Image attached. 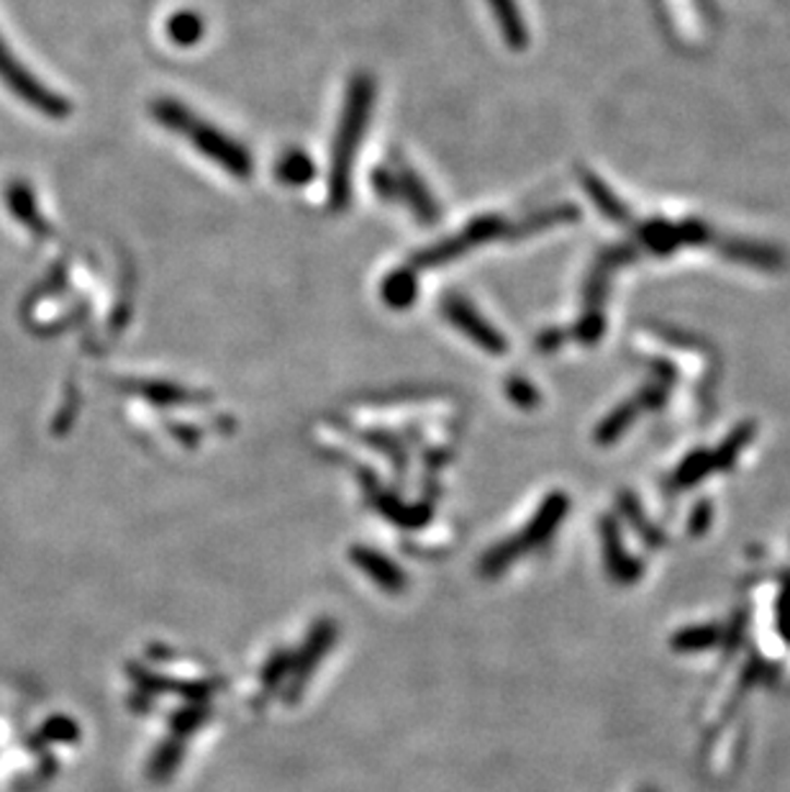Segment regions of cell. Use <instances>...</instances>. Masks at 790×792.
I'll use <instances>...</instances> for the list:
<instances>
[{
	"label": "cell",
	"instance_id": "obj_1",
	"mask_svg": "<svg viewBox=\"0 0 790 792\" xmlns=\"http://www.w3.org/2000/svg\"><path fill=\"white\" fill-rule=\"evenodd\" d=\"M372 106H375V80L368 72H357L349 80L347 98H344V111L336 127L332 163H328V208L334 214L349 208L352 203V180H355V159L362 146V136L368 131Z\"/></svg>",
	"mask_w": 790,
	"mask_h": 792
},
{
	"label": "cell",
	"instance_id": "obj_2",
	"mask_svg": "<svg viewBox=\"0 0 790 792\" xmlns=\"http://www.w3.org/2000/svg\"><path fill=\"white\" fill-rule=\"evenodd\" d=\"M152 116H155L159 127L188 139V144L193 149L201 152L203 157H208L222 170L234 175V178L244 180L254 172V159L250 149H244L237 139L224 134L214 123L203 121L201 116H195L190 108H185L175 98H157L152 103Z\"/></svg>",
	"mask_w": 790,
	"mask_h": 792
},
{
	"label": "cell",
	"instance_id": "obj_3",
	"mask_svg": "<svg viewBox=\"0 0 790 792\" xmlns=\"http://www.w3.org/2000/svg\"><path fill=\"white\" fill-rule=\"evenodd\" d=\"M570 511V497L565 493H552L544 497V503L539 505V511L534 513V518L524 526V531L518 537L503 539L501 544L488 549L486 556L480 560V572L486 577H499L506 572L511 564H514L518 556H524L529 549H537L547 544L558 531L562 518L567 516Z\"/></svg>",
	"mask_w": 790,
	"mask_h": 792
},
{
	"label": "cell",
	"instance_id": "obj_4",
	"mask_svg": "<svg viewBox=\"0 0 790 792\" xmlns=\"http://www.w3.org/2000/svg\"><path fill=\"white\" fill-rule=\"evenodd\" d=\"M508 231V224L506 218L503 216H480V218H472L470 224L465 226L463 231L455 233V237H447L442 241H436L434 247L423 249V252L414 254L411 260V267L419 273V269H431V267H442V264H447L452 260H457V256H463L470 252V249L486 244V241L495 239V237H503V233Z\"/></svg>",
	"mask_w": 790,
	"mask_h": 792
},
{
	"label": "cell",
	"instance_id": "obj_5",
	"mask_svg": "<svg viewBox=\"0 0 790 792\" xmlns=\"http://www.w3.org/2000/svg\"><path fill=\"white\" fill-rule=\"evenodd\" d=\"M0 80L11 87L13 93L19 95L21 100L28 103V106L36 108V111L52 116V119H62V116L70 113V103L62 95L49 91L47 85H41L32 72L21 68L16 57L5 49V44L0 41Z\"/></svg>",
	"mask_w": 790,
	"mask_h": 792
},
{
	"label": "cell",
	"instance_id": "obj_6",
	"mask_svg": "<svg viewBox=\"0 0 790 792\" xmlns=\"http://www.w3.org/2000/svg\"><path fill=\"white\" fill-rule=\"evenodd\" d=\"M442 313H444V319H447L450 324L457 328V332H463L467 339L478 344V347L482 351H488V355H499L501 357V355H506V351H508L506 336H503L499 328L490 324L486 315H482L478 308H475L467 298L455 296V292L444 296L442 298Z\"/></svg>",
	"mask_w": 790,
	"mask_h": 792
},
{
	"label": "cell",
	"instance_id": "obj_7",
	"mask_svg": "<svg viewBox=\"0 0 790 792\" xmlns=\"http://www.w3.org/2000/svg\"><path fill=\"white\" fill-rule=\"evenodd\" d=\"M336 631L339 628H336V621L332 619L316 621V626L309 631V639L303 641V647L296 651V657H292V670L288 674L290 685L288 693H285V700L296 703L301 698V693L306 691V685H309L313 672H316L321 659H324L326 651L334 647Z\"/></svg>",
	"mask_w": 790,
	"mask_h": 792
},
{
	"label": "cell",
	"instance_id": "obj_8",
	"mask_svg": "<svg viewBox=\"0 0 790 792\" xmlns=\"http://www.w3.org/2000/svg\"><path fill=\"white\" fill-rule=\"evenodd\" d=\"M393 172H395V178H398V185H400V203H406L408 208H411V214L419 218L423 226L436 224L439 216H442V211H439L436 197L431 195V190L427 188V182L421 180V175L411 170L404 159L395 163Z\"/></svg>",
	"mask_w": 790,
	"mask_h": 792
},
{
	"label": "cell",
	"instance_id": "obj_9",
	"mask_svg": "<svg viewBox=\"0 0 790 792\" xmlns=\"http://www.w3.org/2000/svg\"><path fill=\"white\" fill-rule=\"evenodd\" d=\"M349 560H352L357 567L378 585V588L391 592V596H400V592L406 590L408 579L404 575V569H400L393 560H387L385 554H380L378 549L352 547L349 549Z\"/></svg>",
	"mask_w": 790,
	"mask_h": 792
},
{
	"label": "cell",
	"instance_id": "obj_10",
	"mask_svg": "<svg viewBox=\"0 0 790 792\" xmlns=\"http://www.w3.org/2000/svg\"><path fill=\"white\" fill-rule=\"evenodd\" d=\"M131 672V680L136 682V687L146 695H163V693H178L182 695V698L193 700V703H206L211 695H214V691L222 682H178V680H167L163 677V674H155V672H146L142 670V667L131 664L129 667Z\"/></svg>",
	"mask_w": 790,
	"mask_h": 792
},
{
	"label": "cell",
	"instance_id": "obj_11",
	"mask_svg": "<svg viewBox=\"0 0 790 792\" xmlns=\"http://www.w3.org/2000/svg\"><path fill=\"white\" fill-rule=\"evenodd\" d=\"M601 544H603L606 567H609V575L617 579V583H634V579L642 575V564L624 552V544H621L619 537V526L613 518L601 520Z\"/></svg>",
	"mask_w": 790,
	"mask_h": 792
},
{
	"label": "cell",
	"instance_id": "obj_12",
	"mask_svg": "<svg viewBox=\"0 0 790 792\" xmlns=\"http://www.w3.org/2000/svg\"><path fill=\"white\" fill-rule=\"evenodd\" d=\"M380 296H383L385 305L393 308V311H406L419 298V273H416L411 264L393 269V273L385 275L383 285H380Z\"/></svg>",
	"mask_w": 790,
	"mask_h": 792
},
{
	"label": "cell",
	"instance_id": "obj_13",
	"mask_svg": "<svg viewBox=\"0 0 790 792\" xmlns=\"http://www.w3.org/2000/svg\"><path fill=\"white\" fill-rule=\"evenodd\" d=\"M719 252H723L729 260L750 264V267L757 269H775L782 267V254L778 249L757 244V241H742V239H723L719 241Z\"/></svg>",
	"mask_w": 790,
	"mask_h": 792
},
{
	"label": "cell",
	"instance_id": "obj_14",
	"mask_svg": "<svg viewBox=\"0 0 790 792\" xmlns=\"http://www.w3.org/2000/svg\"><path fill=\"white\" fill-rule=\"evenodd\" d=\"M580 180H583V188L585 193H588V197L592 203H596V208L601 211V214L609 218V221L613 224H632V211L626 208V203L621 201V197L613 193V190L606 185V182L598 178V175H592L588 170L580 172Z\"/></svg>",
	"mask_w": 790,
	"mask_h": 792
},
{
	"label": "cell",
	"instance_id": "obj_15",
	"mask_svg": "<svg viewBox=\"0 0 790 792\" xmlns=\"http://www.w3.org/2000/svg\"><path fill=\"white\" fill-rule=\"evenodd\" d=\"M490 11H493L495 24H499L503 39L511 49H524L529 44V32H526V24L522 19V11H518L516 0H488Z\"/></svg>",
	"mask_w": 790,
	"mask_h": 792
},
{
	"label": "cell",
	"instance_id": "obj_16",
	"mask_svg": "<svg viewBox=\"0 0 790 792\" xmlns=\"http://www.w3.org/2000/svg\"><path fill=\"white\" fill-rule=\"evenodd\" d=\"M275 175L283 185L303 188L316 178V165H313L311 154H306L303 149H288L283 152L280 159H277Z\"/></svg>",
	"mask_w": 790,
	"mask_h": 792
},
{
	"label": "cell",
	"instance_id": "obj_17",
	"mask_svg": "<svg viewBox=\"0 0 790 792\" xmlns=\"http://www.w3.org/2000/svg\"><path fill=\"white\" fill-rule=\"evenodd\" d=\"M575 218H580V208H575V205H570V203H560V205H554V208H547V211H541V214L529 216L524 224L508 229V233L511 237H529V233L552 229V226L573 224Z\"/></svg>",
	"mask_w": 790,
	"mask_h": 792
},
{
	"label": "cell",
	"instance_id": "obj_18",
	"mask_svg": "<svg viewBox=\"0 0 790 792\" xmlns=\"http://www.w3.org/2000/svg\"><path fill=\"white\" fill-rule=\"evenodd\" d=\"M182 754H185V739L172 736V739H167V742L159 744L155 757H152V761H149V769H146L149 780L157 784L170 780V777L175 775V769L180 767Z\"/></svg>",
	"mask_w": 790,
	"mask_h": 792
},
{
	"label": "cell",
	"instance_id": "obj_19",
	"mask_svg": "<svg viewBox=\"0 0 790 792\" xmlns=\"http://www.w3.org/2000/svg\"><path fill=\"white\" fill-rule=\"evenodd\" d=\"M375 503L385 518H391L393 524H398L404 528H419L431 518V511L427 508V505L411 508V505H404L398 497L391 493H375Z\"/></svg>",
	"mask_w": 790,
	"mask_h": 792
},
{
	"label": "cell",
	"instance_id": "obj_20",
	"mask_svg": "<svg viewBox=\"0 0 790 792\" xmlns=\"http://www.w3.org/2000/svg\"><path fill=\"white\" fill-rule=\"evenodd\" d=\"M206 34V24H203L201 13L195 11H175L167 19V36L178 47H195L198 41Z\"/></svg>",
	"mask_w": 790,
	"mask_h": 792
},
{
	"label": "cell",
	"instance_id": "obj_21",
	"mask_svg": "<svg viewBox=\"0 0 790 792\" xmlns=\"http://www.w3.org/2000/svg\"><path fill=\"white\" fill-rule=\"evenodd\" d=\"M639 239L649 252L655 254H672L680 244V233H678V224L662 221V218H655V221H647L639 229Z\"/></svg>",
	"mask_w": 790,
	"mask_h": 792
},
{
	"label": "cell",
	"instance_id": "obj_22",
	"mask_svg": "<svg viewBox=\"0 0 790 792\" xmlns=\"http://www.w3.org/2000/svg\"><path fill=\"white\" fill-rule=\"evenodd\" d=\"M129 391L142 395V398L155 403V406H178V403L206 398V395H193L185 387L172 383H129Z\"/></svg>",
	"mask_w": 790,
	"mask_h": 792
},
{
	"label": "cell",
	"instance_id": "obj_23",
	"mask_svg": "<svg viewBox=\"0 0 790 792\" xmlns=\"http://www.w3.org/2000/svg\"><path fill=\"white\" fill-rule=\"evenodd\" d=\"M639 413H642V408H639V403H636V398L621 403L619 408H613L611 413L603 418L601 427L596 429V442L598 444H613L621 434H624L629 427H632V421Z\"/></svg>",
	"mask_w": 790,
	"mask_h": 792
},
{
	"label": "cell",
	"instance_id": "obj_24",
	"mask_svg": "<svg viewBox=\"0 0 790 792\" xmlns=\"http://www.w3.org/2000/svg\"><path fill=\"white\" fill-rule=\"evenodd\" d=\"M716 472L714 469V454L706 449L691 452L683 459V465L675 469V478H672V485L675 488H693L698 485L701 480H706L708 475Z\"/></svg>",
	"mask_w": 790,
	"mask_h": 792
},
{
	"label": "cell",
	"instance_id": "obj_25",
	"mask_svg": "<svg viewBox=\"0 0 790 792\" xmlns=\"http://www.w3.org/2000/svg\"><path fill=\"white\" fill-rule=\"evenodd\" d=\"M752 439H755V423H739V427L731 431V434L723 439L721 446L714 454V469L716 472H721V469H729L731 465H734L739 454L744 452V446H747Z\"/></svg>",
	"mask_w": 790,
	"mask_h": 792
},
{
	"label": "cell",
	"instance_id": "obj_26",
	"mask_svg": "<svg viewBox=\"0 0 790 792\" xmlns=\"http://www.w3.org/2000/svg\"><path fill=\"white\" fill-rule=\"evenodd\" d=\"M719 639H721L719 628H714V626H691V628L678 631V634L672 636V649L691 655V651H701V649L714 647V644Z\"/></svg>",
	"mask_w": 790,
	"mask_h": 792
},
{
	"label": "cell",
	"instance_id": "obj_27",
	"mask_svg": "<svg viewBox=\"0 0 790 792\" xmlns=\"http://www.w3.org/2000/svg\"><path fill=\"white\" fill-rule=\"evenodd\" d=\"M211 718V708L206 703H190V706L180 708L178 713L172 716V736L188 739L190 733H195Z\"/></svg>",
	"mask_w": 790,
	"mask_h": 792
},
{
	"label": "cell",
	"instance_id": "obj_28",
	"mask_svg": "<svg viewBox=\"0 0 790 792\" xmlns=\"http://www.w3.org/2000/svg\"><path fill=\"white\" fill-rule=\"evenodd\" d=\"M292 651L288 649H277L273 657L267 659L265 667H262L260 682H262V693H273L283 680H288V674L292 670Z\"/></svg>",
	"mask_w": 790,
	"mask_h": 792
},
{
	"label": "cell",
	"instance_id": "obj_29",
	"mask_svg": "<svg viewBox=\"0 0 790 792\" xmlns=\"http://www.w3.org/2000/svg\"><path fill=\"white\" fill-rule=\"evenodd\" d=\"M603 332H606L603 311H585L583 319L577 321L575 326V336L583 344H596L603 336Z\"/></svg>",
	"mask_w": 790,
	"mask_h": 792
},
{
	"label": "cell",
	"instance_id": "obj_30",
	"mask_svg": "<svg viewBox=\"0 0 790 792\" xmlns=\"http://www.w3.org/2000/svg\"><path fill=\"white\" fill-rule=\"evenodd\" d=\"M372 188L375 193L387 203H400V185L398 178H395L393 167H380V170L372 172Z\"/></svg>",
	"mask_w": 790,
	"mask_h": 792
},
{
	"label": "cell",
	"instance_id": "obj_31",
	"mask_svg": "<svg viewBox=\"0 0 790 792\" xmlns=\"http://www.w3.org/2000/svg\"><path fill=\"white\" fill-rule=\"evenodd\" d=\"M506 395L516 403L518 408H524V410H529L539 403L537 387H534L529 380H524V377H511L506 383Z\"/></svg>",
	"mask_w": 790,
	"mask_h": 792
},
{
	"label": "cell",
	"instance_id": "obj_32",
	"mask_svg": "<svg viewBox=\"0 0 790 792\" xmlns=\"http://www.w3.org/2000/svg\"><path fill=\"white\" fill-rule=\"evenodd\" d=\"M621 508H624V513H626V518H629V520H632V524H634L636 528H639V531H642V533H645V537H647V541H649V544H660V541H662V537H660V533H657V531H655V528H653V526H649V524H647L645 513H642V508H639V505H636V501H634V497H632V495H629V493H624V495H621Z\"/></svg>",
	"mask_w": 790,
	"mask_h": 792
},
{
	"label": "cell",
	"instance_id": "obj_33",
	"mask_svg": "<svg viewBox=\"0 0 790 792\" xmlns=\"http://www.w3.org/2000/svg\"><path fill=\"white\" fill-rule=\"evenodd\" d=\"M678 233H680V244H691V247H704L711 239V229L698 218H687V221L678 224Z\"/></svg>",
	"mask_w": 790,
	"mask_h": 792
},
{
	"label": "cell",
	"instance_id": "obj_34",
	"mask_svg": "<svg viewBox=\"0 0 790 792\" xmlns=\"http://www.w3.org/2000/svg\"><path fill=\"white\" fill-rule=\"evenodd\" d=\"M41 733L47 739H55V742H77L80 729H77L75 721H70V718L57 716V718H52V721H47V725H44Z\"/></svg>",
	"mask_w": 790,
	"mask_h": 792
},
{
	"label": "cell",
	"instance_id": "obj_35",
	"mask_svg": "<svg viewBox=\"0 0 790 792\" xmlns=\"http://www.w3.org/2000/svg\"><path fill=\"white\" fill-rule=\"evenodd\" d=\"M668 391L670 387L657 380V383H649L645 391L636 395V403H639L642 410H660L665 400H668Z\"/></svg>",
	"mask_w": 790,
	"mask_h": 792
},
{
	"label": "cell",
	"instance_id": "obj_36",
	"mask_svg": "<svg viewBox=\"0 0 790 792\" xmlns=\"http://www.w3.org/2000/svg\"><path fill=\"white\" fill-rule=\"evenodd\" d=\"M362 436H364V442H370L372 446H380V452H385L391 459L395 457V465H398V467L406 465L404 452H398L400 446L393 436H387V434H362Z\"/></svg>",
	"mask_w": 790,
	"mask_h": 792
},
{
	"label": "cell",
	"instance_id": "obj_37",
	"mask_svg": "<svg viewBox=\"0 0 790 792\" xmlns=\"http://www.w3.org/2000/svg\"><path fill=\"white\" fill-rule=\"evenodd\" d=\"M567 339L565 332H558V328H547V332H541L537 336V349L539 351H554L560 349V344Z\"/></svg>",
	"mask_w": 790,
	"mask_h": 792
},
{
	"label": "cell",
	"instance_id": "obj_38",
	"mask_svg": "<svg viewBox=\"0 0 790 792\" xmlns=\"http://www.w3.org/2000/svg\"><path fill=\"white\" fill-rule=\"evenodd\" d=\"M778 619H780V636L786 641H790V585H788V590L782 592V598H780Z\"/></svg>",
	"mask_w": 790,
	"mask_h": 792
},
{
	"label": "cell",
	"instance_id": "obj_39",
	"mask_svg": "<svg viewBox=\"0 0 790 792\" xmlns=\"http://www.w3.org/2000/svg\"><path fill=\"white\" fill-rule=\"evenodd\" d=\"M708 520H711V505H708V503H698L696 511H693L691 531L693 533H701L708 526Z\"/></svg>",
	"mask_w": 790,
	"mask_h": 792
},
{
	"label": "cell",
	"instance_id": "obj_40",
	"mask_svg": "<svg viewBox=\"0 0 790 792\" xmlns=\"http://www.w3.org/2000/svg\"><path fill=\"white\" fill-rule=\"evenodd\" d=\"M129 706L134 708V710H146V708L152 706V695H146V693H142V691H136V693H134V698H131Z\"/></svg>",
	"mask_w": 790,
	"mask_h": 792
}]
</instances>
